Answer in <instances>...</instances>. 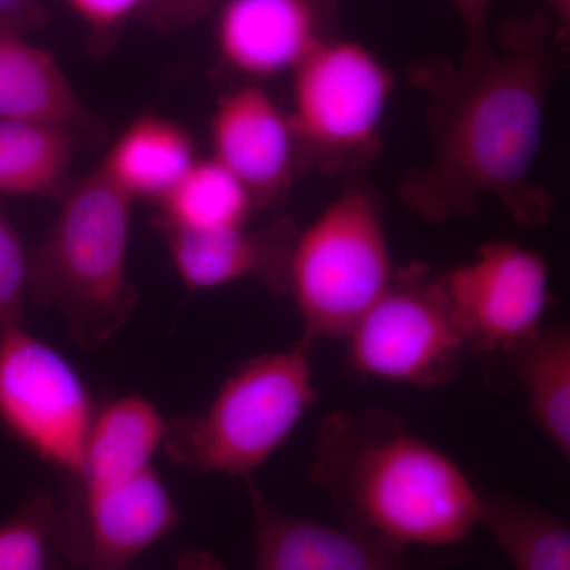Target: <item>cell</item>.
<instances>
[{
  "label": "cell",
  "instance_id": "obj_1",
  "mask_svg": "<svg viewBox=\"0 0 570 570\" xmlns=\"http://www.w3.org/2000/svg\"><path fill=\"white\" fill-rule=\"evenodd\" d=\"M560 56L540 20L515 22L461 62L417 63L409 80L425 94L430 163L397 187L409 212L431 224L463 219L493 198L523 227L549 224L554 197L534 179L547 100Z\"/></svg>",
  "mask_w": 570,
  "mask_h": 570
},
{
  "label": "cell",
  "instance_id": "obj_2",
  "mask_svg": "<svg viewBox=\"0 0 570 570\" xmlns=\"http://www.w3.org/2000/svg\"><path fill=\"white\" fill-rule=\"evenodd\" d=\"M311 479L344 524L404 547L455 546L480 524L482 491L384 409L330 414L318 428Z\"/></svg>",
  "mask_w": 570,
  "mask_h": 570
},
{
  "label": "cell",
  "instance_id": "obj_3",
  "mask_svg": "<svg viewBox=\"0 0 570 570\" xmlns=\"http://www.w3.org/2000/svg\"><path fill=\"white\" fill-rule=\"evenodd\" d=\"M132 204L97 167L67 190L29 262V296L55 307L88 351L110 343L137 309L138 292L127 272Z\"/></svg>",
  "mask_w": 570,
  "mask_h": 570
},
{
  "label": "cell",
  "instance_id": "obj_4",
  "mask_svg": "<svg viewBox=\"0 0 570 570\" xmlns=\"http://www.w3.org/2000/svg\"><path fill=\"white\" fill-rule=\"evenodd\" d=\"M311 343L269 352L225 379L204 411L168 420L163 452L193 474L255 478L316 404Z\"/></svg>",
  "mask_w": 570,
  "mask_h": 570
},
{
  "label": "cell",
  "instance_id": "obj_5",
  "mask_svg": "<svg viewBox=\"0 0 570 570\" xmlns=\"http://www.w3.org/2000/svg\"><path fill=\"white\" fill-rule=\"evenodd\" d=\"M395 273L373 195L351 187L296 235L287 294L302 317L303 340H344Z\"/></svg>",
  "mask_w": 570,
  "mask_h": 570
},
{
  "label": "cell",
  "instance_id": "obj_6",
  "mask_svg": "<svg viewBox=\"0 0 570 570\" xmlns=\"http://www.w3.org/2000/svg\"><path fill=\"white\" fill-rule=\"evenodd\" d=\"M292 75L288 116L302 165L354 175L373 164L395 88L389 67L355 41L324 40Z\"/></svg>",
  "mask_w": 570,
  "mask_h": 570
},
{
  "label": "cell",
  "instance_id": "obj_7",
  "mask_svg": "<svg viewBox=\"0 0 570 570\" xmlns=\"http://www.w3.org/2000/svg\"><path fill=\"white\" fill-rule=\"evenodd\" d=\"M358 376L431 389L449 384L472 355L445 295L426 266L396 269L385 294L344 337Z\"/></svg>",
  "mask_w": 570,
  "mask_h": 570
},
{
  "label": "cell",
  "instance_id": "obj_8",
  "mask_svg": "<svg viewBox=\"0 0 570 570\" xmlns=\"http://www.w3.org/2000/svg\"><path fill=\"white\" fill-rule=\"evenodd\" d=\"M97 409L58 348L26 325L0 337V425L37 459L77 478Z\"/></svg>",
  "mask_w": 570,
  "mask_h": 570
},
{
  "label": "cell",
  "instance_id": "obj_9",
  "mask_svg": "<svg viewBox=\"0 0 570 570\" xmlns=\"http://www.w3.org/2000/svg\"><path fill=\"white\" fill-rule=\"evenodd\" d=\"M445 295L472 355H510L542 328L550 272L542 255L497 242L442 275Z\"/></svg>",
  "mask_w": 570,
  "mask_h": 570
},
{
  "label": "cell",
  "instance_id": "obj_10",
  "mask_svg": "<svg viewBox=\"0 0 570 570\" xmlns=\"http://www.w3.org/2000/svg\"><path fill=\"white\" fill-rule=\"evenodd\" d=\"M62 505V557L78 570H126L181 524V512L157 468L75 485Z\"/></svg>",
  "mask_w": 570,
  "mask_h": 570
},
{
  "label": "cell",
  "instance_id": "obj_11",
  "mask_svg": "<svg viewBox=\"0 0 570 570\" xmlns=\"http://www.w3.org/2000/svg\"><path fill=\"white\" fill-rule=\"evenodd\" d=\"M254 517L255 570H415L409 547L360 530L291 515L245 479Z\"/></svg>",
  "mask_w": 570,
  "mask_h": 570
},
{
  "label": "cell",
  "instance_id": "obj_12",
  "mask_svg": "<svg viewBox=\"0 0 570 570\" xmlns=\"http://www.w3.org/2000/svg\"><path fill=\"white\" fill-rule=\"evenodd\" d=\"M213 159L239 179L255 206L287 193L302 165L291 116L255 85L235 89L212 119Z\"/></svg>",
  "mask_w": 570,
  "mask_h": 570
},
{
  "label": "cell",
  "instance_id": "obj_13",
  "mask_svg": "<svg viewBox=\"0 0 570 570\" xmlns=\"http://www.w3.org/2000/svg\"><path fill=\"white\" fill-rule=\"evenodd\" d=\"M324 40L314 0H227L216 22L220 59L253 80L292 73Z\"/></svg>",
  "mask_w": 570,
  "mask_h": 570
},
{
  "label": "cell",
  "instance_id": "obj_14",
  "mask_svg": "<svg viewBox=\"0 0 570 570\" xmlns=\"http://www.w3.org/2000/svg\"><path fill=\"white\" fill-rule=\"evenodd\" d=\"M171 265L189 292L213 291L255 279L273 294H287L288 264L296 235L292 225L253 230H163Z\"/></svg>",
  "mask_w": 570,
  "mask_h": 570
},
{
  "label": "cell",
  "instance_id": "obj_15",
  "mask_svg": "<svg viewBox=\"0 0 570 570\" xmlns=\"http://www.w3.org/2000/svg\"><path fill=\"white\" fill-rule=\"evenodd\" d=\"M0 119L77 129L91 124L50 52L0 26Z\"/></svg>",
  "mask_w": 570,
  "mask_h": 570
},
{
  "label": "cell",
  "instance_id": "obj_16",
  "mask_svg": "<svg viewBox=\"0 0 570 570\" xmlns=\"http://www.w3.org/2000/svg\"><path fill=\"white\" fill-rule=\"evenodd\" d=\"M197 160L184 127L163 116L142 115L119 135L99 167L132 200L157 204Z\"/></svg>",
  "mask_w": 570,
  "mask_h": 570
},
{
  "label": "cell",
  "instance_id": "obj_17",
  "mask_svg": "<svg viewBox=\"0 0 570 570\" xmlns=\"http://www.w3.org/2000/svg\"><path fill=\"white\" fill-rule=\"evenodd\" d=\"M168 420L141 395H122L97 409L77 483L126 478L153 466L164 449Z\"/></svg>",
  "mask_w": 570,
  "mask_h": 570
},
{
  "label": "cell",
  "instance_id": "obj_18",
  "mask_svg": "<svg viewBox=\"0 0 570 570\" xmlns=\"http://www.w3.org/2000/svg\"><path fill=\"white\" fill-rule=\"evenodd\" d=\"M517 377L527 393L528 412L562 459L570 456V332L540 328L512 352Z\"/></svg>",
  "mask_w": 570,
  "mask_h": 570
},
{
  "label": "cell",
  "instance_id": "obj_19",
  "mask_svg": "<svg viewBox=\"0 0 570 570\" xmlns=\"http://www.w3.org/2000/svg\"><path fill=\"white\" fill-rule=\"evenodd\" d=\"M75 151L69 127L0 119V193L52 197L66 183Z\"/></svg>",
  "mask_w": 570,
  "mask_h": 570
},
{
  "label": "cell",
  "instance_id": "obj_20",
  "mask_svg": "<svg viewBox=\"0 0 570 570\" xmlns=\"http://www.w3.org/2000/svg\"><path fill=\"white\" fill-rule=\"evenodd\" d=\"M160 230L212 232L247 225L255 208L245 184L217 160H197L157 202Z\"/></svg>",
  "mask_w": 570,
  "mask_h": 570
},
{
  "label": "cell",
  "instance_id": "obj_21",
  "mask_svg": "<svg viewBox=\"0 0 570 570\" xmlns=\"http://www.w3.org/2000/svg\"><path fill=\"white\" fill-rule=\"evenodd\" d=\"M480 524L489 528L515 570H570L569 524L549 510L482 491Z\"/></svg>",
  "mask_w": 570,
  "mask_h": 570
},
{
  "label": "cell",
  "instance_id": "obj_22",
  "mask_svg": "<svg viewBox=\"0 0 570 570\" xmlns=\"http://www.w3.org/2000/svg\"><path fill=\"white\" fill-rule=\"evenodd\" d=\"M62 505L51 494L31 497L0 524V570H51L61 553Z\"/></svg>",
  "mask_w": 570,
  "mask_h": 570
},
{
  "label": "cell",
  "instance_id": "obj_23",
  "mask_svg": "<svg viewBox=\"0 0 570 570\" xmlns=\"http://www.w3.org/2000/svg\"><path fill=\"white\" fill-rule=\"evenodd\" d=\"M29 262L13 225L0 212V337L24 325V305L29 296Z\"/></svg>",
  "mask_w": 570,
  "mask_h": 570
},
{
  "label": "cell",
  "instance_id": "obj_24",
  "mask_svg": "<svg viewBox=\"0 0 570 570\" xmlns=\"http://www.w3.org/2000/svg\"><path fill=\"white\" fill-rule=\"evenodd\" d=\"M67 3L92 31L105 32L121 26L151 0H67Z\"/></svg>",
  "mask_w": 570,
  "mask_h": 570
},
{
  "label": "cell",
  "instance_id": "obj_25",
  "mask_svg": "<svg viewBox=\"0 0 570 570\" xmlns=\"http://www.w3.org/2000/svg\"><path fill=\"white\" fill-rule=\"evenodd\" d=\"M464 33V56L475 55L490 43L487 39L493 0H450Z\"/></svg>",
  "mask_w": 570,
  "mask_h": 570
},
{
  "label": "cell",
  "instance_id": "obj_26",
  "mask_svg": "<svg viewBox=\"0 0 570 570\" xmlns=\"http://www.w3.org/2000/svg\"><path fill=\"white\" fill-rule=\"evenodd\" d=\"M170 570H228L219 558L206 550L186 549L176 558Z\"/></svg>",
  "mask_w": 570,
  "mask_h": 570
},
{
  "label": "cell",
  "instance_id": "obj_27",
  "mask_svg": "<svg viewBox=\"0 0 570 570\" xmlns=\"http://www.w3.org/2000/svg\"><path fill=\"white\" fill-rule=\"evenodd\" d=\"M554 18L558 21V39H564V32L569 29L570 0H549Z\"/></svg>",
  "mask_w": 570,
  "mask_h": 570
},
{
  "label": "cell",
  "instance_id": "obj_28",
  "mask_svg": "<svg viewBox=\"0 0 570 570\" xmlns=\"http://www.w3.org/2000/svg\"><path fill=\"white\" fill-rule=\"evenodd\" d=\"M154 2L160 3L167 11H195L198 7L204 6L206 0H151V3Z\"/></svg>",
  "mask_w": 570,
  "mask_h": 570
},
{
  "label": "cell",
  "instance_id": "obj_29",
  "mask_svg": "<svg viewBox=\"0 0 570 570\" xmlns=\"http://www.w3.org/2000/svg\"><path fill=\"white\" fill-rule=\"evenodd\" d=\"M28 0H0V20L13 17L24 7Z\"/></svg>",
  "mask_w": 570,
  "mask_h": 570
}]
</instances>
